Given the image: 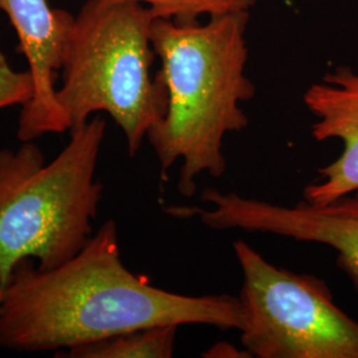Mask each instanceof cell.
Listing matches in <instances>:
<instances>
[{"mask_svg":"<svg viewBox=\"0 0 358 358\" xmlns=\"http://www.w3.org/2000/svg\"><path fill=\"white\" fill-rule=\"evenodd\" d=\"M178 325H159L120 333L57 355L62 358H170L174 356Z\"/></svg>","mask_w":358,"mask_h":358,"instance_id":"cell-9","label":"cell"},{"mask_svg":"<svg viewBox=\"0 0 358 358\" xmlns=\"http://www.w3.org/2000/svg\"><path fill=\"white\" fill-rule=\"evenodd\" d=\"M105 131L103 117H92L50 162L35 141L0 149V296L23 260L56 268L88 243L103 198L96 169Z\"/></svg>","mask_w":358,"mask_h":358,"instance_id":"cell-3","label":"cell"},{"mask_svg":"<svg viewBox=\"0 0 358 358\" xmlns=\"http://www.w3.org/2000/svg\"><path fill=\"white\" fill-rule=\"evenodd\" d=\"M152 11L127 0H87L65 45L56 97L69 131L106 113L122 130L131 157L166 113L167 90L152 75L157 57Z\"/></svg>","mask_w":358,"mask_h":358,"instance_id":"cell-4","label":"cell"},{"mask_svg":"<svg viewBox=\"0 0 358 358\" xmlns=\"http://www.w3.org/2000/svg\"><path fill=\"white\" fill-rule=\"evenodd\" d=\"M303 101L315 117L310 136L317 142L343 143L338 158L319 170V179L308 183L303 199L328 205L358 192V72L338 65L319 83L308 87Z\"/></svg>","mask_w":358,"mask_h":358,"instance_id":"cell-8","label":"cell"},{"mask_svg":"<svg viewBox=\"0 0 358 358\" xmlns=\"http://www.w3.org/2000/svg\"><path fill=\"white\" fill-rule=\"evenodd\" d=\"M146 6L154 17L177 23H194L202 17L232 13H250L257 0H127Z\"/></svg>","mask_w":358,"mask_h":358,"instance_id":"cell-10","label":"cell"},{"mask_svg":"<svg viewBox=\"0 0 358 358\" xmlns=\"http://www.w3.org/2000/svg\"><path fill=\"white\" fill-rule=\"evenodd\" d=\"M34 94V81L27 71H16L0 45V110L24 106Z\"/></svg>","mask_w":358,"mask_h":358,"instance_id":"cell-11","label":"cell"},{"mask_svg":"<svg viewBox=\"0 0 358 358\" xmlns=\"http://www.w3.org/2000/svg\"><path fill=\"white\" fill-rule=\"evenodd\" d=\"M202 356L210 358L251 357V355L245 349L239 350L238 348L231 345L229 343H217L215 345L211 346L208 350H206Z\"/></svg>","mask_w":358,"mask_h":358,"instance_id":"cell-12","label":"cell"},{"mask_svg":"<svg viewBox=\"0 0 358 358\" xmlns=\"http://www.w3.org/2000/svg\"><path fill=\"white\" fill-rule=\"evenodd\" d=\"M206 207H174L176 217H196L213 230L271 234L297 242L327 245L358 292V192L328 205L300 201L291 206L206 189Z\"/></svg>","mask_w":358,"mask_h":358,"instance_id":"cell-6","label":"cell"},{"mask_svg":"<svg viewBox=\"0 0 358 358\" xmlns=\"http://www.w3.org/2000/svg\"><path fill=\"white\" fill-rule=\"evenodd\" d=\"M241 343L256 358H358V322L322 279L273 266L242 239Z\"/></svg>","mask_w":358,"mask_h":358,"instance_id":"cell-5","label":"cell"},{"mask_svg":"<svg viewBox=\"0 0 358 358\" xmlns=\"http://www.w3.org/2000/svg\"><path fill=\"white\" fill-rule=\"evenodd\" d=\"M192 324L239 331V299L176 294L133 273L112 219L56 268L19 263L0 296V350L17 353L57 356L120 333Z\"/></svg>","mask_w":358,"mask_h":358,"instance_id":"cell-1","label":"cell"},{"mask_svg":"<svg viewBox=\"0 0 358 358\" xmlns=\"http://www.w3.org/2000/svg\"><path fill=\"white\" fill-rule=\"evenodd\" d=\"M0 11L15 29L19 51L26 57L34 81V94L20 108L17 140L36 141L50 133L69 131L56 97V81L75 15L52 7L48 0H0Z\"/></svg>","mask_w":358,"mask_h":358,"instance_id":"cell-7","label":"cell"},{"mask_svg":"<svg viewBox=\"0 0 358 358\" xmlns=\"http://www.w3.org/2000/svg\"><path fill=\"white\" fill-rule=\"evenodd\" d=\"M250 13L177 23L154 19L152 43L161 68L157 72L167 90L164 118L148 133L161 177L179 162L177 187L190 198L202 174L214 178L227 170L223 152L230 133L248 127L242 103L255 96L245 73Z\"/></svg>","mask_w":358,"mask_h":358,"instance_id":"cell-2","label":"cell"}]
</instances>
